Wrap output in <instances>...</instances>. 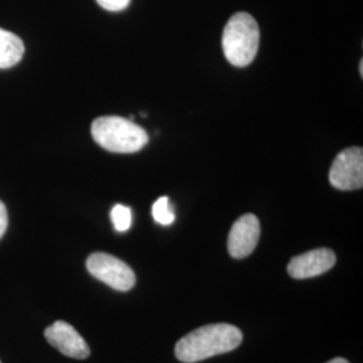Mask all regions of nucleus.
I'll use <instances>...</instances> for the list:
<instances>
[{
	"instance_id": "obj_1",
	"label": "nucleus",
	"mask_w": 363,
	"mask_h": 363,
	"mask_svg": "<svg viewBox=\"0 0 363 363\" xmlns=\"http://www.w3.org/2000/svg\"><path fill=\"white\" fill-rule=\"evenodd\" d=\"M241 342L242 333L234 325L226 323L203 325L182 337L175 346V355L182 362H199L235 350Z\"/></svg>"
},
{
	"instance_id": "obj_2",
	"label": "nucleus",
	"mask_w": 363,
	"mask_h": 363,
	"mask_svg": "<svg viewBox=\"0 0 363 363\" xmlns=\"http://www.w3.org/2000/svg\"><path fill=\"white\" fill-rule=\"evenodd\" d=\"M94 142L109 152L132 154L148 143L147 132L132 120L118 116L99 117L91 124Z\"/></svg>"
},
{
	"instance_id": "obj_3",
	"label": "nucleus",
	"mask_w": 363,
	"mask_h": 363,
	"mask_svg": "<svg viewBox=\"0 0 363 363\" xmlns=\"http://www.w3.org/2000/svg\"><path fill=\"white\" fill-rule=\"evenodd\" d=\"M259 28L256 19L247 13L233 15L222 35L226 60L237 67L250 65L259 52Z\"/></svg>"
},
{
	"instance_id": "obj_4",
	"label": "nucleus",
	"mask_w": 363,
	"mask_h": 363,
	"mask_svg": "<svg viewBox=\"0 0 363 363\" xmlns=\"http://www.w3.org/2000/svg\"><path fill=\"white\" fill-rule=\"evenodd\" d=\"M86 268L93 277L106 286L127 292L135 286L136 277L130 267L108 253H93L86 259Z\"/></svg>"
},
{
	"instance_id": "obj_5",
	"label": "nucleus",
	"mask_w": 363,
	"mask_h": 363,
	"mask_svg": "<svg viewBox=\"0 0 363 363\" xmlns=\"http://www.w3.org/2000/svg\"><path fill=\"white\" fill-rule=\"evenodd\" d=\"M330 183L342 191L359 190L363 186V150L350 147L335 157L330 169Z\"/></svg>"
},
{
	"instance_id": "obj_6",
	"label": "nucleus",
	"mask_w": 363,
	"mask_h": 363,
	"mask_svg": "<svg viewBox=\"0 0 363 363\" xmlns=\"http://www.w3.org/2000/svg\"><path fill=\"white\" fill-rule=\"evenodd\" d=\"M45 337L61 354L69 358L85 359L91 355V349L85 339L78 334L73 325L64 320H57L45 330Z\"/></svg>"
},
{
	"instance_id": "obj_7",
	"label": "nucleus",
	"mask_w": 363,
	"mask_h": 363,
	"mask_svg": "<svg viewBox=\"0 0 363 363\" xmlns=\"http://www.w3.org/2000/svg\"><path fill=\"white\" fill-rule=\"evenodd\" d=\"M259 220L255 214H245L234 222L228 238V250L233 259H245L259 244Z\"/></svg>"
},
{
	"instance_id": "obj_8",
	"label": "nucleus",
	"mask_w": 363,
	"mask_h": 363,
	"mask_svg": "<svg viewBox=\"0 0 363 363\" xmlns=\"http://www.w3.org/2000/svg\"><path fill=\"white\" fill-rule=\"evenodd\" d=\"M337 262V256L331 249H315L303 253L289 261L288 273L294 279H310L330 271Z\"/></svg>"
},
{
	"instance_id": "obj_9",
	"label": "nucleus",
	"mask_w": 363,
	"mask_h": 363,
	"mask_svg": "<svg viewBox=\"0 0 363 363\" xmlns=\"http://www.w3.org/2000/svg\"><path fill=\"white\" fill-rule=\"evenodd\" d=\"M25 54L22 39L13 33L0 28V69H10L16 65Z\"/></svg>"
},
{
	"instance_id": "obj_10",
	"label": "nucleus",
	"mask_w": 363,
	"mask_h": 363,
	"mask_svg": "<svg viewBox=\"0 0 363 363\" xmlns=\"http://www.w3.org/2000/svg\"><path fill=\"white\" fill-rule=\"evenodd\" d=\"M111 220L117 232L124 233L132 226V210L124 205H115L111 210Z\"/></svg>"
},
{
	"instance_id": "obj_11",
	"label": "nucleus",
	"mask_w": 363,
	"mask_h": 363,
	"mask_svg": "<svg viewBox=\"0 0 363 363\" xmlns=\"http://www.w3.org/2000/svg\"><path fill=\"white\" fill-rule=\"evenodd\" d=\"M152 217L157 223L164 225V226H169L175 220V214L169 206V201L167 196L159 198L155 203L152 205Z\"/></svg>"
},
{
	"instance_id": "obj_12",
	"label": "nucleus",
	"mask_w": 363,
	"mask_h": 363,
	"mask_svg": "<svg viewBox=\"0 0 363 363\" xmlns=\"http://www.w3.org/2000/svg\"><path fill=\"white\" fill-rule=\"evenodd\" d=\"M96 1L105 10L117 13L127 9L130 0H96Z\"/></svg>"
},
{
	"instance_id": "obj_13",
	"label": "nucleus",
	"mask_w": 363,
	"mask_h": 363,
	"mask_svg": "<svg viewBox=\"0 0 363 363\" xmlns=\"http://www.w3.org/2000/svg\"><path fill=\"white\" fill-rule=\"evenodd\" d=\"M9 226V216H7V208L6 205L0 201V238L4 235Z\"/></svg>"
},
{
	"instance_id": "obj_14",
	"label": "nucleus",
	"mask_w": 363,
	"mask_h": 363,
	"mask_svg": "<svg viewBox=\"0 0 363 363\" xmlns=\"http://www.w3.org/2000/svg\"><path fill=\"white\" fill-rule=\"evenodd\" d=\"M327 363H349L346 359H343V358H335V359H333V361H330V362Z\"/></svg>"
},
{
	"instance_id": "obj_15",
	"label": "nucleus",
	"mask_w": 363,
	"mask_h": 363,
	"mask_svg": "<svg viewBox=\"0 0 363 363\" xmlns=\"http://www.w3.org/2000/svg\"><path fill=\"white\" fill-rule=\"evenodd\" d=\"M359 73H361V76H363V61H361V64H359Z\"/></svg>"
},
{
	"instance_id": "obj_16",
	"label": "nucleus",
	"mask_w": 363,
	"mask_h": 363,
	"mask_svg": "<svg viewBox=\"0 0 363 363\" xmlns=\"http://www.w3.org/2000/svg\"><path fill=\"white\" fill-rule=\"evenodd\" d=\"M0 363H1V362H0Z\"/></svg>"
}]
</instances>
